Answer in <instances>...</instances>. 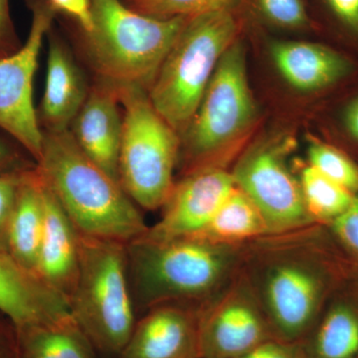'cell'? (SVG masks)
Returning <instances> with one entry per match:
<instances>
[{"label":"cell","instance_id":"44dd1931","mask_svg":"<svg viewBox=\"0 0 358 358\" xmlns=\"http://www.w3.org/2000/svg\"><path fill=\"white\" fill-rule=\"evenodd\" d=\"M306 358H358V313L352 306H331L301 341Z\"/></svg>","mask_w":358,"mask_h":358},{"label":"cell","instance_id":"9c48e42d","mask_svg":"<svg viewBox=\"0 0 358 358\" xmlns=\"http://www.w3.org/2000/svg\"><path fill=\"white\" fill-rule=\"evenodd\" d=\"M55 13L48 2L34 4L24 44L15 53L0 57V129L10 134L36 162L44 136L33 102V81L44 37Z\"/></svg>","mask_w":358,"mask_h":358},{"label":"cell","instance_id":"d6a6232c","mask_svg":"<svg viewBox=\"0 0 358 358\" xmlns=\"http://www.w3.org/2000/svg\"><path fill=\"white\" fill-rule=\"evenodd\" d=\"M327 6L348 31L358 36V0H326Z\"/></svg>","mask_w":358,"mask_h":358},{"label":"cell","instance_id":"52a82bcc","mask_svg":"<svg viewBox=\"0 0 358 358\" xmlns=\"http://www.w3.org/2000/svg\"><path fill=\"white\" fill-rule=\"evenodd\" d=\"M122 108L120 183L131 200L147 210L164 206L174 183L180 136L155 109L148 90L117 85Z\"/></svg>","mask_w":358,"mask_h":358},{"label":"cell","instance_id":"4316f807","mask_svg":"<svg viewBox=\"0 0 358 358\" xmlns=\"http://www.w3.org/2000/svg\"><path fill=\"white\" fill-rule=\"evenodd\" d=\"M29 171L31 169L0 174V253H7L9 223L21 186Z\"/></svg>","mask_w":358,"mask_h":358},{"label":"cell","instance_id":"8fae6325","mask_svg":"<svg viewBox=\"0 0 358 358\" xmlns=\"http://www.w3.org/2000/svg\"><path fill=\"white\" fill-rule=\"evenodd\" d=\"M199 358H237L275 338L243 270L199 308Z\"/></svg>","mask_w":358,"mask_h":358},{"label":"cell","instance_id":"9a60e30c","mask_svg":"<svg viewBox=\"0 0 358 358\" xmlns=\"http://www.w3.org/2000/svg\"><path fill=\"white\" fill-rule=\"evenodd\" d=\"M0 310L16 329L52 324L71 317L68 301L41 279L0 253Z\"/></svg>","mask_w":358,"mask_h":358},{"label":"cell","instance_id":"4dcf8cb0","mask_svg":"<svg viewBox=\"0 0 358 358\" xmlns=\"http://www.w3.org/2000/svg\"><path fill=\"white\" fill-rule=\"evenodd\" d=\"M21 46L9 10V0H0V57L15 53Z\"/></svg>","mask_w":358,"mask_h":358},{"label":"cell","instance_id":"83f0119b","mask_svg":"<svg viewBox=\"0 0 358 358\" xmlns=\"http://www.w3.org/2000/svg\"><path fill=\"white\" fill-rule=\"evenodd\" d=\"M331 224L336 239L358 257V193L350 207Z\"/></svg>","mask_w":358,"mask_h":358},{"label":"cell","instance_id":"5b68a950","mask_svg":"<svg viewBox=\"0 0 358 358\" xmlns=\"http://www.w3.org/2000/svg\"><path fill=\"white\" fill-rule=\"evenodd\" d=\"M232 9L188 20L148 89L155 109L179 134H185L224 53L239 39Z\"/></svg>","mask_w":358,"mask_h":358},{"label":"cell","instance_id":"7402d4cb","mask_svg":"<svg viewBox=\"0 0 358 358\" xmlns=\"http://www.w3.org/2000/svg\"><path fill=\"white\" fill-rule=\"evenodd\" d=\"M268 234L267 222L258 207L235 186L208 225L194 236L216 243L245 244Z\"/></svg>","mask_w":358,"mask_h":358},{"label":"cell","instance_id":"1f68e13d","mask_svg":"<svg viewBox=\"0 0 358 358\" xmlns=\"http://www.w3.org/2000/svg\"><path fill=\"white\" fill-rule=\"evenodd\" d=\"M55 11H62L72 16L79 22L85 33L91 31L93 27L91 0H48Z\"/></svg>","mask_w":358,"mask_h":358},{"label":"cell","instance_id":"e575fe53","mask_svg":"<svg viewBox=\"0 0 358 358\" xmlns=\"http://www.w3.org/2000/svg\"><path fill=\"white\" fill-rule=\"evenodd\" d=\"M346 129L355 140L358 141V98L355 99L348 109L345 115Z\"/></svg>","mask_w":358,"mask_h":358},{"label":"cell","instance_id":"8992f818","mask_svg":"<svg viewBox=\"0 0 358 358\" xmlns=\"http://www.w3.org/2000/svg\"><path fill=\"white\" fill-rule=\"evenodd\" d=\"M127 245L79 234V273L71 315L96 350L119 355L136 326Z\"/></svg>","mask_w":358,"mask_h":358},{"label":"cell","instance_id":"ba28073f","mask_svg":"<svg viewBox=\"0 0 358 358\" xmlns=\"http://www.w3.org/2000/svg\"><path fill=\"white\" fill-rule=\"evenodd\" d=\"M255 100L247 77L246 50L236 40L219 61L199 109L180 136L185 173L219 166L223 154L234 147L255 124Z\"/></svg>","mask_w":358,"mask_h":358},{"label":"cell","instance_id":"30bf717a","mask_svg":"<svg viewBox=\"0 0 358 358\" xmlns=\"http://www.w3.org/2000/svg\"><path fill=\"white\" fill-rule=\"evenodd\" d=\"M231 173L237 187L262 213L271 234L313 225L300 181L289 171L286 148L279 143L267 141L250 148Z\"/></svg>","mask_w":358,"mask_h":358},{"label":"cell","instance_id":"d4e9b609","mask_svg":"<svg viewBox=\"0 0 358 358\" xmlns=\"http://www.w3.org/2000/svg\"><path fill=\"white\" fill-rule=\"evenodd\" d=\"M236 0H129L128 6L160 20L193 17L200 14L232 9Z\"/></svg>","mask_w":358,"mask_h":358},{"label":"cell","instance_id":"484cf974","mask_svg":"<svg viewBox=\"0 0 358 358\" xmlns=\"http://www.w3.org/2000/svg\"><path fill=\"white\" fill-rule=\"evenodd\" d=\"M264 17L287 29H303L310 24L303 0H257Z\"/></svg>","mask_w":358,"mask_h":358},{"label":"cell","instance_id":"d6986e66","mask_svg":"<svg viewBox=\"0 0 358 358\" xmlns=\"http://www.w3.org/2000/svg\"><path fill=\"white\" fill-rule=\"evenodd\" d=\"M44 223L43 183L35 167L26 174L14 207L9 223L7 254L36 275Z\"/></svg>","mask_w":358,"mask_h":358},{"label":"cell","instance_id":"f546056e","mask_svg":"<svg viewBox=\"0 0 358 358\" xmlns=\"http://www.w3.org/2000/svg\"><path fill=\"white\" fill-rule=\"evenodd\" d=\"M36 166L24 148L16 147L0 136V174L28 171Z\"/></svg>","mask_w":358,"mask_h":358},{"label":"cell","instance_id":"cb8c5ba5","mask_svg":"<svg viewBox=\"0 0 358 358\" xmlns=\"http://www.w3.org/2000/svg\"><path fill=\"white\" fill-rule=\"evenodd\" d=\"M308 164L353 194H357L358 166L343 152L327 143L313 141L308 148Z\"/></svg>","mask_w":358,"mask_h":358},{"label":"cell","instance_id":"7c38bea8","mask_svg":"<svg viewBox=\"0 0 358 358\" xmlns=\"http://www.w3.org/2000/svg\"><path fill=\"white\" fill-rule=\"evenodd\" d=\"M235 186L232 173L222 166H206L187 171L174 183L162 206V218L141 238L167 241L199 234Z\"/></svg>","mask_w":358,"mask_h":358},{"label":"cell","instance_id":"e0dca14e","mask_svg":"<svg viewBox=\"0 0 358 358\" xmlns=\"http://www.w3.org/2000/svg\"><path fill=\"white\" fill-rule=\"evenodd\" d=\"M46 71L40 126L45 131H67L88 96L86 78L67 47L55 37L49 42Z\"/></svg>","mask_w":358,"mask_h":358},{"label":"cell","instance_id":"ffe728a7","mask_svg":"<svg viewBox=\"0 0 358 358\" xmlns=\"http://www.w3.org/2000/svg\"><path fill=\"white\" fill-rule=\"evenodd\" d=\"M16 331L21 358H96L95 346L73 317Z\"/></svg>","mask_w":358,"mask_h":358},{"label":"cell","instance_id":"2e32d148","mask_svg":"<svg viewBox=\"0 0 358 358\" xmlns=\"http://www.w3.org/2000/svg\"><path fill=\"white\" fill-rule=\"evenodd\" d=\"M42 183L45 223L36 274L69 303L79 273V233L50 190Z\"/></svg>","mask_w":358,"mask_h":358},{"label":"cell","instance_id":"4fadbf2b","mask_svg":"<svg viewBox=\"0 0 358 358\" xmlns=\"http://www.w3.org/2000/svg\"><path fill=\"white\" fill-rule=\"evenodd\" d=\"M199 306L164 303L136 322L121 358H199Z\"/></svg>","mask_w":358,"mask_h":358},{"label":"cell","instance_id":"603a6c76","mask_svg":"<svg viewBox=\"0 0 358 358\" xmlns=\"http://www.w3.org/2000/svg\"><path fill=\"white\" fill-rule=\"evenodd\" d=\"M301 193L313 223H331L352 204L355 195L308 164L301 169Z\"/></svg>","mask_w":358,"mask_h":358},{"label":"cell","instance_id":"5bb4252c","mask_svg":"<svg viewBox=\"0 0 358 358\" xmlns=\"http://www.w3.org/2000/svg\"><path fill=\"white\" fill-rule=\"evenodd\" d=\"M117 85L100 78L71 124L69 131L82 152L119 181L122 112Z\"/></svg>","mask_w":358,"mask_h":358},{"label":"cell","instance_id":"7a4b0ae2","mask_svg":"<svg viewBox=\"0 0 358 358\" xmlns=\"http://www.w3.org/2000/svg\"><path fill=\"white\" fill-rule=\"evenodd\" d=\"M36 169L79 234L129 244L148 226L119 181L89 159L69 129L43 131Z\"/></svg>","mask_w":358,"mask_h":358},{"label":"cell","instance_id":"836d02e7","mask_svg":"<svg viewBox=\"0 0 358 358\" xmlns=\"http://www.w3.org/2000/svg\"><path fill=\"white\" fill-rule=\"evenodd\" d=\"M0 358H21L17 331L13 320L0 310Z\"/></svg>","mask_w":358,"mask_h":358},{"label":"cell","instance_id":"3957f363","mask_svg":"<svg viewBox=\"0 0 358 358\" xmlns=\"http://www.w3.org/2000/svg\"><path fill=\"white\" fill-rule=\"evenodd\" d=\"M246 244L197 236L134 240L127 249L134 305L145 310L164 303L201 306L239 273Z\"/></svg>","mask_w":358,"mask_h":358},{"label":"cell","instance_id":"277c9868","mask_svg":"<svg viewBox=\"0 0 358 358\" xmlns=\"http://www.w3.org/2000/svg\"><path fill=\"white\" fill-rule=\"evenodd\" d=\"M93 27L85 33L99 76L115 85L150 88L190 17L169 20L134 10L121 0H91Z\"/></svg>","mask_w":358,"mask_h":358},{"label":"cell","instance_id":"ac0fdd59","mask_svg":"<svg viewBox=\"0 0 358 358\" xmlns=\"http://www.w3.org/2000/svg\"><path fill=\"white\" fill-rule=\"evenodd\" d=\"M271 57L291 86L313 92L338 83L352 72V64L324 45L305 41L271 42Z\"/></svg>","mask_w":358,"mask_h":358},{"label":"cell","instance_id":"f1b7e54d","mask_svg":"<svg viewBox=\"0 0 358 358\" xmlns=\"http://www.w3.org/2000/svg\"><path fill=\"white\" fill-rule=\"evenodd\" d=\"M237 358H306L303 343L273 338Z\"/></svg>","mask_w":358,"mask_h":358},{"label":"cell","instance_id":"6da1fadb","mask_svg":"<svg viewBox=\"0 0 358 358\" xmlns=\"http://www.w3.org/2000/svg\"><path fill=\"white\" fill-rule=\"evenodd\" d=\"M310 227L249 242L242 265L273 334L293 343L303 341L315 327L329 282L310 244Z\"/></svg>","mask_w":358,"mask_h":358}]
</instances>
